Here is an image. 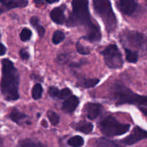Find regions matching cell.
<instances>
[{
	"label": "cell",
	"mask_w": 147,
	"mask_h": 147,
	"mask_svg": "<svg viewBox=\"0 0 147 147\" xmlns=\"http://www.w3.org/2000/svg\"><path fill=\"white\" fill-rule=\"evenodd\" d=\"M72 95L71 90L67 88H63V90L60 91V94H59V98L60 99H67L70 98Z\"/></svg>",
	"instance_id": "27"
},
{
	"label": "cell",
	"mask_w": 147,
	"mask_h": 147,
	"mask_svg": "<svg viewBox=\"0 0 147 147\" xmlns=\"http://www.w3.org/2000/svg\"><path fill=\"white\" fill-rule=\"evenodd\" d=\"M6 52H7V48L5 47V46L0 43V55H4L6 54Z\"/></svg>",
	"instance_id": "30"
},
{
	"label": "cell",
	"mask_w": 147,
	"mask_h": 147,
	"mask_svg": "<svg viewBox=\"0 0 147 147\" xmlns=\"http://www.w3.org/2000/svg\"><path fill=\"white\" fill-rule=\"evenodd\" d=\"M0 37H1V33H0Z\"/></svg>",
	"instance_id": "34"
},
{
	"label": "cell",
	"mask_w": 147,
	"mask_h": 147,
	"mask_svg": "<svg viewBox=\"0 0 147 147\" xmlns=\"http://www.w3.org/2000/svg\"><path fill=\"white\" fill-rule=\"evenodd\" d=\"M20 147H45L43 144L39 142H36L30 139H26L23 141L20 144Z\"/></svg>",
	"instance_id": "24"
},
{
	"label": "cell",
	"mask_w": 147,
	"mask_h": 147,
	"mask_svg": "<svg viewBox=\"0 0 147 147\" xmlns=\"http://www.w3.org/2000/svg\"><path fill=\"white\" fill-rule=\"evenodd\" d=\"M47 118L53 126H57L60 122V116L53 111H48L47 113Z\"/></svg>",
	"instance_id": "23"
},
{
	"label": "cell",
	"mask_w": 147,
	"mask_h": 147,
	"mask_svg": "<svg viewBox=\"0 0 147 147\" xmlns=\"http://www.w3.org/2000/svg\"><path fill=\"white\" fill-rule=\"evenodd\" d=\"M32 37V31L28 28H24L20 33V40L23 42H27Z\"/></svg>",
	"instance_id": "25"
},
{
	"label": "cell",
	"mask_w": 147,
	"mask_h": 147,
	"mask_svg": "<svg viewBox=\"0 0 147 147\" xmlns=\"http://www.w3.org/2000/svg\"><path fill=\"white\" fill-rule=\"evenodd\" d=\"M93 6L96 14L101 17L108 32L115 31L117 27V19L110 1L108 0H94Z\"/></svg>",
	"instance_id": "4"
},
{
	"label": "cell",
	"mask_w": 147,
	"mask_h": 147,
	"mask_svg": "<svg viewBox=\"0 0 147 147\" xmlns=\"http://www.w3.org/2000/svg\"><path fill=\"white\" fill-rule=\"evenodd\" d=\"M106 65L112 69L120 68L123 66L122 55L116 45H109L101 52Z\"/></svg>",
	"instance_id": "7"
},
{
	"label": "cell",
	"mask_w": 147,
	"mask_h": 147,
	"mask_svg": "<svg viewBox=\"0 0 147 147\" xmlns=\"http://www.w3.org/2000/svg\"><path fill=\"white\" fill-rule=\"evenodd\" d=\"M58 1H57V0H54V1H50V0H46L45 2H47V4H53V3H55V2H57Z\"/></svg>",
	"instance_id": "32"
},
{
	"label": "cell",
	"mask_w": 147,
	"mask_h": 147,
	"mask_svg": "<svg viewBox=\"0 0 147 147\" xmlns=\"http://www.w3.org/2000/svg\"><path fill=\"white\" fill-rule=\"evenodd\" d=\"M111 95L117 106L136 105L144 115L147 116V96L136 94L124 84L118 81L112 87Z\"/></svg>",
	"instance_id": "3"
},
{
	"label": "cell",
	"mask_w": 147,
	"mask_h": 147,
	"mask_svg": "<svg viewBox=\"0 0 147 147\" xmlns=\"http://www.w3.org/2000/svg\"><path fill=\"white\" fill-rule=\"evenodd\" d=\"M2 7H0V14L7 10L19 7H25L28 4L26 0H0Z\"/></svg>",
	"instance_id": "10"
},
{
	"label": "cell",
	"mask_w": 147,
	"mask_h": 147,
	"mask_svg": "<svg viewBox=\"0 0 147 147\" xmlns=\"http://www.w3.org/2000/svg\"><path fill=\"white\" fill-rule=\"evenodd\" d=\"M73 11L69 15L67 22V27L83 26L86 30V34L83 39L96 42L101 40V32L99 26L95 24L91 19L88 9V1L73 0L72 1Z\"/></svg>",
	"instance_id": "1"
},
{
	"label": "cell",
	"mask_w": 147,
	"mask_h": 147,
	"mask_svg": "<svg viewBox=\"0 0 147 147\" xmlns=\"http://www.w3.org/2000/svg\"><path fill=\"white\" fill-rule=\"evenodd\" d=\"M118 9L123 14L131 16L136 12L139 8V4L134 0H120L116 1Z\"/></svg>",
	"instance_id": "9"
},
{
	"label": "cell",
	"mask_w": 147,
	"mask_h": 147,
	"mask_svg": "<svg viewBox=\"0 0 147 147\" xmlns=\"http://www.w3.org/2000/svg\"><path fill=\"white\" fill-rule=\"evenodd\" d=\"M1 65L2 75L0 84L1 94L6 100H17L20 98V74L18 70L14 67L12 62L9 59H3L1 60Z\"/></svg>",
	"instance_id": "2"
},
{
	"label": "cell",
	"mask_w": 147,
	"mask_h": 147,
	"mask_svg": "<svg viewBox=\"0 0 147 147\" xmlns=\"http://www.w3.org/2000/svg\"><path fill=\"white\" fill-rule=\"evenodd\" d=\"M76 50H77V52L79 54L83 55H86L90 54L89 49L87 48V47H83L79 41H78L77 43H76Z\"/></svg>",
	"instance_id": "26"
},
{
	"label": "cell",
	"mask_w": 147,
	"mask_h": 147,
	"mask_svg": "<svg viewBox=\"0 0 147 147\" xmlns=\"http://www.w3.org/2000/svg\"><path fill=\"white\" fill-rule=\"evenodd\" d=\"M48 93H49V95L51 96V97L55 98L59 97L60 90H58V88H57L55 87V86H51V87H50V88H49Z\"/></svg>",
	"instance_id": "28"
},
{
	"label": "cell",
	"mask_w": 147,
	"mask_h": 147,
	"mask_svg": "<svg viewBox=\"0 0 147 147\" xmlns=\"http://www.w3.org/2000/svg\"><path fill=\"white\" fill-rule=\"evenodd\" d=\"M19 54H20V57H21L22 60H28V59L30 58V53H29V52L24 48L21 49V50H20Z\"/></svg>",
	"instance_id": "29"
},
{
	"label": "cell",
	"mask_w": 147,
	"mask_h": 147,
	"mask_svg": "<svg viewBox=\"0 0 147 147\" xmlns=\"http://www.w3.org/2000/svg\"><path fill=\"white\" fill-rule=\"evenodd\" d=\"M66 7L65 5H61L58 7H55L50 11V18L55 23L57 24H63L65 22V10Z\"/></svg>",
	"instance_id": "12"
},
{
	"label": "cell",
	"mask_w": 147,
	"mask_h": 147,
	"mask_svg": "<svg viewBox=\"0 0 147 147\" xmlns=\"http://www.w3.org/2000/svg\"><path fill=\"white\" fill-rule=\"evenodd\" d=\"M125 53H126V59L128 62L131 63H137L139 60V54L137 52L134 51L131 49L125 47Z\"/></svg>",
	"instance_id": "18"
},
{
	"label": "cell",
	"mask_w": 147,
	"mask_h": 147,
	"mask_svg": "<svg viewBox=\"0 0 147 147\" xmlns=\"http://www.w3.org/2000/svg\"><path fill=\"white\" fill-rule=\"evenodd\" d=\"M120 39L124 46L143 50L147 49V37L139 32L125 30L120 34Z\"/></svg>",
	"instance_id": "6"
},
{
	"label": "cell",
	"mask_w": 147,
	"mask_h": 147,
	"mask_svg": "<svg viewBox=\"0 0 147 147\" xmlns=\"http://www.w3.org/2000/svg\"><path fill=\"white\" fill-rule=\"evenodd\" d=\"M72 127L76 131L85 134H88L93 131V125L90 122L86 121H80L73 123L72 124Z\"/></svg>",
	"instance_id": "14"
},
{
	"label": "cell",
	"mask_w": 147,
	"mask_h": 147,
	"mask_svg": "<svg viewBox=\"0 0 147 147\" xmlns=\"http://www.w3.org/2000/svg\"><path fill=\"white\" fill-rule=\"evenodd\" d=\"M43 88L40 83H36L32 90V97L34 100H39L42 95Z\"/></svg>",
	"instance_id": "21"
},
{
	"label": "cell",
	"mask_w": 147,
	"mask_h": 147,
	"mask_svg": "<svg viewBox=\"0 0 147 147\" xmlns=\"http://www.w3.org/2000/svg\"><path fill=\"white\" fill-rule=\"evenodd\" d=\"M100 82L98 78H85L80 80L77 86L80 87L85 88H93Z\"/></svg>",
	"instance_id": "17"
},
{
	"label": "cell",
	"mask_w": 147,
	"mask_h": 147,
	"mask_svg": "<svg viewBox=\"0 0 147 147\" xmlns=\"http://www.w3.org/2000/svg\"><path fill=\"white\" fill-rule=\"evenodd\" d=\"M96 147H123L121 145L118 144L116 142H113V141H110L109 139H99L96 142Z\"/></svg>",
	"instance_id": "19"
},
{
	"label": "cell",
	"mask_w": 147,
	"mask_h": 147,
	"mask_svg": "<svg viewBox=\"0 0 147 147\" xmlns=\"http://www.w3.org/2000/svg\"><path fill=\"white\" fill-rule=\"evenodd\" d=\"M79 103H80V101H79V99L77 96H71L70 98L65 100L64 103H63L62 109L65 113H72L77 109Z\"/></svg>",
	"instance_id": "13"
},
{
	"label": "cell",
	"mask_w": 147,
	"mask_h": 147,
	"mask_svg": "<svg viewBox=\"0 0 147 147\" xmlns=\"http://www.w3.org/2000/svg\"><path fill=\"white\" fill-rule=\"evenodd\" d=\"M130 127V124L120 123L112 116H106L99 123L100 131L108 137L125 134L129 131Z\"/></svg>",
	"instance_id": "5"
},
{
	"label": "cell",
	"mask_w": 147,
	"mask_h": 147,
	"mask_svg": "<svg viewBox=\"0 0 147 147\" xmlns=\"http://www.w3.org/2000/svg\"><path fill=\"white\" fill-rule=\"evenodd\" d=\"M65 35L64 33L60 30H57L53 34L52 40L55 45H58L60 42H62L65 40Z\"/></svg>",
	"instance_id": "22"
},
{
	"label": "cell",
	"mask_w": 147,
	"mask_h": 147,
	"mask_svg": "<svg viewBox=\"0 0 147 147\" xmlns=\"http://www.w3.org/2000/svg\"><path fill=\"white\" fill-rule=\"evenodd\" d=\"M42 125L44 127H47V122L45 121V120H43L42 121Z\"/></svg>",
	"instance_id": "33"
},
{
	"label": "cell",
	"mask_w": 147,
	"mask_h": 147,
	"mask_svg": "<svg viewBox=\"0 0 147 147\" xmlns=\"http://www.w3.org/2000/svg\"><path fill=\"white\" fill-rule=\"evenodd\" d=\"M30 22L31 25L32 26V27L35 29L36 31L37 32L39 36H40V37H42L43 36H44L45 33V29L40 24V20H39L38 17H35V16L32 17L31 18H30Z\"/></svg>",
	"instance_id": "16"
},
{
	"label": "cell",
	"mask_w": 147,
	"mask_h": 147,
	"mask_svg": "<svg viewBox=\"0 0 147 147\" xmlns=\"http://www.w3.org/2000/svg\"><path fill=\"white\" fill-rule=\"evenodd\" d=\"M9 118L12 121H14L17 124L22 125L23 123V121H24V119H27L28 116L25 113L20 112L17 109H14L10 113Z\"/></svg>",
	"instance_id": "15"
},
{
	"label": "cell",
	"mask_w": 147,
	"mask_h": 147,
	"mask_svg": "<svg viewBox=\"0 0 147 147\" xmlns=\"http://www.w3.org/2000/svg\"><path fill=\"white\" fill-rule=\"evenodd\" d=\"M145 139H147V131L136 126L134 128L131 134L123 139L121 142L126 145H133Z\"/></svg>",
	"instance_id": "8"
},
{
	"label": "cell",
	"mask_w": 147,
	"mask_h": 147,
	"mask_svg": "<svg viewBox=\"0 0 147 147\" xmlns=\"http://www.w3.org/2000/svg\"><path fill=\"white\" fill-rule=\"evenodd\" d=\"M85 63V61H80L78 62V63H73L70 64V66L71 67H78L80 66H81L82 65H83Z\"/></svg>",
	"instance_id": "31"
},
{
	"label": "cell",
	"mask_w": 147,
	"mask_h": 147,
	"mask_svg": "<svg viewBox=\"0 0 147 147\" xmlns=\"http://www.w3.org/2000/svg\"><path fill=\"white\" fill-rule=\"evenodd\" d=\"M67 144L72 147H81L84 145V139L80 136H75L67 141Z\"/></svg>",
	"instance_id": "20"
},
{
	"label": "cell",
	"mask_w": 147,
	"mask_h": 147,
	"mask_svg": "<svg viewBox=\"0 0 147 147\" xmlns=\"http://www.w3.org/2000/svg\"><path fill=\"white\" fill-rule=\"evenodd\" d=\"M102 106L97 103H88L84 106V112L86 116L90 120H94L98 117L101 113Z\"/></svg>",
	"instance_id": "11"
}]
</instances>
